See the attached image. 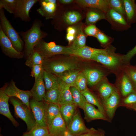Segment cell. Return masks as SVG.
Listing matches in <instances>:
<instances>
[{"instance_id":"6da1fadb","label":"cell","mask_w":136,"mask_h":136,"mask_svg":"<svg viewBox=\"0 0 136 136\" xmlns=\"http://www.w3.org/2000/svg\"><path fill=\"white\" fill-rule=\"evenodd\" d=\"M43 25L41 21L36 19L29 29L19 33L24 42L25 52L27 57L33 52L35 46L47 35V33L41 29Z\"/></svg>"},{"instance_id":"7a4b0ae2","label":"cell","mask_w":136,"mask_h":136,"mask_svg":"<svg viewBox=\"0 0 136 136\" xmlns=\"http://www.w3.org/2000/svg\"><path fill=\"white\" fill-rule=\"evenodd\" d=\"M9 100L14 107L15 115L25 123L27 126V131L30 130L37 125L31 110L26 104L14 97H10Z\"/></svg>"},{"instance_id":"3957f363","label":"cell","mask_w":136,"mask_h":136,"mask_svg":"<svg viewBox=\"0 0 136 136\" xmlns=\"http://www.w3.org/2000/svg\"><path fill=\"white\" fill-rule=\"evenodd\" d=\"M0 27L11 41L14 47L18 51L21 52L23 48V41L19 33L6 18L3 9H0Z\"/></svg>"},{"instance_id":"277c9868","label":"cell","mask_w":136,"mask_h":136,"mask_svg":"<svg viewBox=\"0 0 136 136\" xmlns=\"http://www.w3.org/2000/svg\"><path fill=\"white\" fill-rule=\"evenodd\" d=\"M35 48L44 58L60 54L72 55L73 52V49L70 47L57 45L54 42L47 43L43 39L35 46Z\"/></svg>"},{"instance_id":"5b68a950","label":"cell","mask_w":136,"mask_h":136,"mask_svg":"<svg viewBox=\"0 0 136 136\" xmlns=\"http://www.w3.org/2000/svg\"><path fill=\"white\" fill-rule=\"evenodd\" d=\"M43 67L44 70L50 72L58 77L69 71L77 69L76 63L70 61L48 60L44 58Z\"/></svg>"},{"instance_id":"8992f818","label":"cell","mask_w":136,"mask_h":136,"mask_svg":"<svg viewBox=\"0 0 136 136\" xmlns=\"http://www.w3.org/2000/svg\"><path fill=\"white\" fill-rule=\"evenodd\" d=\"M30 108L34 115L37 125L47 127L46 112L48 104L44 100L38 101L33 98L29 102Z\"/></svg>"},{"instance_id":"52a82bcc","label":"cell","mask_w":136,"mask_h":136,"mask_svg":"<svg viewBox=\"0 0 136 136\" xmlns=\"http://www.w3.org/2000/svg\"><path fill=\"white\" fill-rule=\"evenodd\" d=\"M106 20L110 23L112 29L116 31H123L131 27L124 17L111 8L106 13Z\"/></svg>"},{"instance_id":"ba28073f","label":"cell","mask_w":136,"mask_h":136,"mask_svg":"<svg viewBox=\"0 0 136 136\" xmlns=\"http://www.w3.org/2000/svg\"><path fill=\"white\" fill-rule=\"evenodd\" d=\"M39 0H17L14 13L15 18H19L23 21H30L29 12L30 9Z\"/></svg>"},{"instance_id":"9c48e42d","label":"cell","mask_w":136,"mask_h":136,"mask_svg":"<svg viewBox=\"0 0 136 136\" xmlns=\"http://www.w3.org/2000/svg\"><path fill=\"white\" fill-rule=\"evenodd\" d=\"M122 56H120L108 49L105 52L93 55L90 60L99 62L110 68H114L119 65Z\"/></svg>"},{"instance_id":"30bf717a","label":"cell","mask_w":136,"mask_h":136,"mask_svg":"<svg viewBox=\"0 0 136 136\" xmlns=\"http://www.w3.org/2000/svg\"><path fill=\"white\" fill-rule=\"evenodd\" d=\"M121 95L116 89L103 103L105 114L109 121L111 122L117 108L119 107Z\"/></svg>"},{"instance_id":"8fae6325","label":"cell","mask_w":136,"mask_h":136,"mask_svg":"<svg viewBox=\"0 0 136 136\" xmlns=\"http://www.w3.org/2000/svg\"><path fill=\"white\" fill-rule=\"evenodd\" d=\"M5 91L9 97H14L19 99L30 109L29 99L32 97L30 90H23L19 89L15 82L12 81L6 86Z\"/></svg>"},{"instance_id":"7c38bea8","label":"cell","mask_w":136,"mask_h":136,"mask_svg":"<svg viewBox=\"0 0 136 136\" xmlns=\"http://www.w3.org/2000/svg\"><path fill=\"white\" fill-rule=\"evenodd\" d=\"M0 45L2 50L6 55L13 58L20 59L23 56V53L14 47L11 42L0 27Z\"/></svg>"},{"instance_id":"4fadbf2b","label":"cell","mask_w":136,"mask_h":136,"mask_svg":"<svg viewBox=\"0 0 136 136\" xmlns=\"http://www.w3.org/2000/svg\"><path fill=\"white\" fill-rule=\"evenodd\" d=\"M40 6L37 12L46 19L53 18L57 9V1L55 0H39Z\"/></svg>"},{"instance_id":"5bb4252c","label":"cell","mask_w":136,"mask_h":136,"mask_svg":"<svg viewBox=\"0 0 136 136\" xmlns=\"http://www.w3.org/2000/svg\"><path fill=\"white\" fill-rule=\"evenodd\" d=\"M67 129L73 136L79 135L88 132L89 129L86 126L80 113L77 111Z\"/></svg>"},{"instance_id":"9a60e30c","label":"cell","mask_w":136,"mask_h":136,"mask_svg":"<svg viewBox=\"0 0 136 136\" xmlns=\"http://www.w3.org/2000/svg\"><path fill=\"white\" fill-rule=\"evenodd\" d=\"M6 86H4L0 89V114L8 118L15 127L19 125L12 115L9 110V100L10 97L5 93V90Z\"/></svg>"},{"instance_id":"2e32d148","label":"cell","mask_w":136,"mask_h":136,"mask_svg":"<svg viewBox=\"0 0 136 136\" xmlns=\"http://www.w3.org/2000/svg\"><path fill=\"white\" fill-rule=\"evenodd\" d=\"M84 114V119L87 122L94 120L100 119L107 121H109L106 115L97 109L92 105L87 102L83 109Z\"/></svg>"},{"instance_id":"e0dca14e","label":"cell","mask_w":136,"mask_h":136,"mask_svg":"<svg viewBox=\"0 0 136 136\" xmlns=\"http://www.w3.org/2000/svg\"><path fill=\"white\" fill-rule=\"evenodd\" d=\"M49 133L52 136H63L67 130L65 122L60 113L48 127Z\"/></svg>"},{"instance_id":"ac0fdd59","label":"cell","mask_w":136,"mask_h":136,"mask_svg":"<svg viewBox=\"0 0 136 136\" xmlns=\"http://www.w3.org/2000/svg\"><path fill=\"white\" fill-rule=\"evenodd\" d=\"M75 1L83 7L98 9L105 13L110 8L109 0H77Z\"/></svg>"},{"instance_id":"d6986e66","label":"cell","mask_w":136,"mask_h":136,"mask_svg":"<svg viewBox=\"0 0 136 136\" xmlns=\"http://www.w3.org/2000/svg\"><path fill=\"white\" fill-rule=\"evenodd\" d=\"M43 73L35 79L34 84L30 90L32 98L39 101L44 100L46 90Z\"/></svg>"},{"instance_id":"ffe728a7","label":"cell","mask_w":136,"mask_h":136,"mask_svg":"<svg viewBox=\"0 0 136 136\" xmlns=\"http://www.w3.org/2000/svg\"><path fill=\"white\" fill-rule=\"evenodd\" d=\"M108 48L98 49L85 46L83 47L73 49L72 55L87 59H90L95 54L106 52Z\"/></svg>"},{"instance_id":"44dd1931","label":"cell","mask_w":136,"mask_h":136,"mask_svg":"<svg viewBox=\"0 0 136 136\" xmlns=\"http://www.w3.org/2000/svg\"><path fill=\"white\" fill-rule=\"evenodd\" d=\"M88 9L86 19L87 26L94 24L101 20L106 19V13L100 10L91 8H88Z\"/></svg>"},{"instance_id":"7402d4cb","label":"cell","mask_w":136,"mask_h":136,"mask_svg":"<svg viewBox=\"0 0 136 136\" xmlns=\"http://www.w3.org/2000/svg\"><path fill=\"white\" fill-rule=\"evenodd\" d=\"M77 107L74 104H65L60 106V113L67 127L76 113Z\"/></svg>"},{"instance_id":"603a6c76","label":"cell","mask_w":136,"mask_h":136,"mask_svg":"<svg viewBox=\"0 0 136 136\" xmlns=\"http://www.w3.org/2000/svg\"><path fill=\"white\" fill-rule=\"evenodd\" d=\"M123 0L127 21L130 25L136 23V3L135 1Z\"/></svg>"},{"instance_id":"cb8c5ba5","label":"cell","mask_w":136,"mask_h":136,"mask_svg":"<svg viewBox=\"0 0 136 136\" xmlns=\"http://www.w3.org/2000/svg\"><path fill=\"white\" fill-rule=\"evenodd\" d=\"M83 72L86 78L87 84L90 86H93L97 84L104 76L103 73L96 69H86Z\"/></svg>"},{"instance_id":"d4e9b609","label":"cell","mask_w":136,"mask_h":136,"mask_svg":"<svg viewBox=\"0 0 136 136\" xmlns=\"http://www.w3.org/2000/svg\"><path fill=\"white\" fill-rule=\"evenodd\" d=\"M70 87L60 82L59 88L60 94L58 102L59 106L65 104H74L70 90Z\"/></svg>"},{"instance_id":"484cf974","label":"cell","mask_w":136,"mask_h":136,"mask_svg":"<svg viewBox=\"0 0 136 136\" xmlns=\"http://www.w3.org/2000/svg\"><path fill=\"white\" fill-rule=\"evenodd\" d=\"M43 77L46 90L59 87L60 80L58 77L52 73L44 70Z\"/></svg>"},{"instance_id":"4316f807","label":"cell","mask_w":136,"mask_h":136,"mask_svg":"<svg viewBox=\"0 0 136 136\" xmlns=\"http://www.w3.org/2000/svg\"><path fill=\"white\" fill-rule=\"evenodd\" d=\"M118 89L119 91V93L123 97L135 90L130 79L126 74L123 76Z\"/></svg>"},{"instance_id":"83f0119b","label":"cell","mask_w":136,"mask_h":136,"mask_svg":"<svg viewBox=\"0 0 136 136\" xmlns=\"http://www.w3.org/2000/svg\"><path fill=\"white\" fill-rule=\"evenodd\" d=\"M80 71V70L76 69L64 73L58 77L60 82L71 87L73 86L75 81Z\"/></svg>"},{"instance_id":"f1b7e54d","label":"cell","mask_w":136,"mask_h":136,"mask_svg":"<svg viewBox=\"0 0 136 136\" xmlns=\"http://www.w3.org/2000/svg\"><path fill=\"white\" fill-rule=\"evenodd\" d=\"M77 31L74 39L70 46L73 49L83 47L86 46V37L84 33L82 25L77 27Z\"/></svg>"},{"instance_id":"f546056e","label":"cell","mask_w":136,"mask_h":136,"mask_svg":"<svg viewBox=\"0 0 136 136\" xmlns=\"http://www.w3.org/2000/svg\"><path fill=\"white\" fill-rule=\"evenodd\" d=\"M81 92L85 98L87 102L96 106L99 110L105 114L103 104L100 98H98L88 89Z\"/></svg>"},{"instance_id":"4dcf8cb0","label":"cell","mask_w":136,"mask_h":136,"mask_svg":"<svg viewBox=\"0 0 136 136\" xmlns=\"http://www.w3.org/2000/svg\"><path fill=\"white\" fill-rule=\"evenodd\" d=\"M116 89L107 82H104L99 84L97 90L103 104Z\"/></svg>"},{"instance_id":"1f68e13d","label":"cell","mask_w":136,"mask_h":136,"mask_svg":"<svg viewBox=\"0 0 136 136\" xmlns=\"http://www.w3.org/2000/svg\"><path fill=\"white\" fill-rule=\"evenodd\" d=\"M73 104L77 107L82 109L87 102L86 99L81 92L74 86L70 87Z\"/></svg>"},{"instance_id":"d6a6232c","label":"cell","mask_w":136,"mask_h":136,"mask_svg":"<svg viewBox=\"0 0 136 136\" xmlns=\"http://www.w3.org/2000/svg\"><path fill=\"white\" fill-rule=\"evenodd\" d=\"M82 18L81 14L75 10L69 11L65 12L63 15V20L68 25L75 24L80 21Z\"/></svg>"},{"instance_id":"836d02e7","label":"cell","mask_w":136,"mask_h":136,"mask_svg":"<svg viewBox=\"0 0 136 136\" xmlns=\"http://www.w3.org/2000/svg\"><path fill=\"white\" fill-rule=\"evenodd\" d=\"M44 58L35 48L30 55L27 58L25 65L30 68L36 65L43 66Z\"/></svg>"},{"instance_id":"e575fe53","label":"cell","mask_w":136,"mask_h":136,"mask_svg":"<svg viewBox=\"0 0 136 136\" xmlns=\"http://www.w3.org/2000/svg\"><path fill=\"white\" fill-rule=\"evenodd\" d=\"M60 106L57 105L48 104L46 112V120L47 127L60 113Z\"/></svg>"},{"instance_id":"d590c367","label":"cell","mask_w":136,"mask_h":136,"mask_svg":"<svg viewBox=\"0 0 136 136\" xmlns=\"http://www.w3.org/2000/svg\"><path fill=\"white\" fill-rule=\"evenodd\" d=\"M60 94V90L59 87L47 90L44 100L48 104H53L59 105Z\"/></svg>"},{"instance_id":"8d00e7d4","label":"cell","mask_w":136,"mask_h":136,"mask_svg":"<svg viewBox=\"0 0 136 136\" xmlns=\"http://www.w3.org/2000/svg\"><path fill=\"white\" fill-rule=\"evenodd\" d=\"M119 107L136 110V92L135 90L121 99Z\"/></svg>"},{"instance_id":"74e56055","label":"cell","mask_w":136,"mask_h":136,"mask_svg":"<svg viewBox=\"0 0 136 136\" xmlns=\"http://www.w3.org/2000/svg\"><path fill=\"white\" fill-rule=\"evenodd\" d=\"M87 81L86 77L83 72H80L75 81L74 86L81 92L87 89Z\"/></svg>"},{"instance_id":"f35d334b","label":"cell","mask_w":136,"mask_h":136,"mask_svg":"<svg viewBox=\"0 0 136 136\" xmlns=\"http://www.w3.org/2000/svg\"><path fill=\"white\" fill-rule=\"evenodd\" d=\"M49 133L48 127L37 125L30 130L23 133L22 136H45Z\"/></svg>"},{"instance_id":"ab89813d","label":"cell","mask_w":136,"mask_h":136,"mask_svg":"<svg viewBox=\"0 0 136 136\" xmlns=\"http://www.w3.org/2000/svg\"><path fill=\"white\" fill-rule=\"evenodd\" d=\"M109 5L110 8L120 13L126 19L123 0H109Z\"/></svg>"},{"instance_id":"60d3db41","label":"cell","mask_w":136,"mask_h":136,"mask_svg":"<svg viewBox=\"0 0 136 136\" xmlns=\"http://www.w3.org/2000/svg\"><path fill=\"white\" fill-rule=\"evenodd\" d=\"M17 0H0V9H4L10 13H14Z\"/></svg>"},{"instance_id":"b9f144b4","label":"cell","mask_w":136,"mask_h":136,"mask_svg":"<svg viewBox=\"0 0 136 136\" xmlns=\"http://www.w3.org/2000/svg\"><path fill=\"white\" fill-rule=\"evenodd\" d=\"M95 37L100 43L104 46L109 44L114 40L113 38L106 35L99 30Z\"/></svg>"},{"instance_id":"7bdbcfd3","label":"cell","mask_w":136,"mask_h":136,"mask_svg":"<svg viewBox=\"0 0 136 136\" xmlns=\"http://www.w3.org/2000/svg\"><path fill=\"white\" fill-rule=\"evenodd\" d=\"M77 27L70 26L67 29L66 38L69 43H72L75 37L77 32Z\"/></svg>"},{"instance_id":"ee69618b","label":"cell","mask_w":136,"mask_h":136,"mask_svg":"<svg viewBox=\"0 0 136 136\" xmlns=\"http://www.w3.org/2000/svg\"><path fill=\"white\" fill-rule=\"evenodd\" d=\"M99 29L94 24L87 26L84 31L86 35L95 37Z\"/></svg>"},{"instance_id":"f6af8a7d","label":"cell","mask_w":136,"mask_h":136,"mask_svg":"<svg viewBox=\"0 0 136 136\" xmlns=\"http://www.w3.org/2000/svg\"><path fill=\"white\" fill-rule=\"evenodd\" d=\"M31 69L30 76L34 78L35 79L37 78L44 70L43 66L40 65H34Z\"/></svg>"},{"instance_id":"bcb514c9","label":"cell","mask_w":136,"mask_h":136,"mask_svg":"<svg viewBox=\"0 0 136 136\" xmlns=\"http://www.w3.org/2000/svg\"><path fill=\"white\" fill-rule=\"evenodd\" d=\"M126 74L134 84H136V67H130L127 71Z\"/></svg>"},{"instance_id":"7dc6e473","label":"cell","mask_w":136,"mask_h":136,"mask_svg":"<svg viewBox=\"0 0 136 136\" xmlns=\"http://www.w3.org/2000/svg\"><path fill=\"white\" fill-rule=\"evenodd\" d=\"M136 54V45L126 54L123 56L122 60L125 61H128Z\"/></svg>"},{"instance_id":"c3c4849f","label":"cell","mask_w":136,"mask_h":136,"mask_svg":"<svg viewBox=\"0 0 136 136\" xmlns=\"http://www.w3.org/2000/svg\"><path fill=\"white\" fill-rule=\"evenodd\" d=\"M97 130L93 128H89L87 132L78 136H95Z\"/></svg>"},{"instance_id":"681fc988","label":"cell","mask_w":136,"mask_h":136,"mask_svg":"<svg viewBox=\"0 0 136 136\" xmlns=\"http://www.w3.org/2000/svg\"><path fill=\"white\" fill-rule=\"evenodd\" d=\"M95 136H105V131L101 129L97 130Z\"/></svg>"},{"instance_id":"f907efd6","label":"cell","mask_w":136,"mask_h":136,"mask_svg":"<svg viewBox=\"0 0 136 136\" xmlns=\"http://www.w3.org/2000/svg\"><path fill=\"white\" fill-rule=\"evenodd\" d=\"M74 1L73 0H60L58 1L61 4H70Z\"/></svg>"},{"instance_id":"816d5d0a","label":"cell","mask_w":136,"mask_h":136,"mask_svg":"<svg viewBox=\"0 0 136 136\" xmlns=\"http://www.w3.org/2000/svg\"><path fill=\"white\" fill-rule=\"evenodd\" d=\"M63 136H73L67 130L65 131L63 134Z\"/></svg>"},{"instance_id":"f5cc1de1","label":"cell","mask_w":136,"mask_h":136,"mask_svg":"<svg viewBox=\"0 0 136 136\" xmlns=\"http://www.w3.org/2000/svg\"><path fill=\"white\" fill-rule=\"evenodd\" d=\"M45 136H52V135H51L49 133V134H48L46 135Z\"/></svg>"},{"instance_id":"db71d44e","label":"cell","mask_w":136,"mask_h":136,"mask_svg":"<svg viewBox=\"0 0 136 136\" xmlns=\"http://www.w3.org/2000/svg\"><path fill=\"white\" fill-rule=\"evenodd\" d=\"M135 90L136 92V84L135 85Z\"/></svg>"},{"instance_id":"11a10c76","label":"cell","mask_w":136,"mask_h":136,"mask_svg":"<svg viewBox=\"0 0 136 136\" xmlns=\"http://www.w3.org/2000/svg\"><path fill=\"white\" fill-rule=\"evenodd\" d=\"M0 136H3L2 134H0Z\"/></svg>"},{"instance_id":"9f6ffc18","label":"cell","mask_w":136,"mask_h":136,"mask_svg":"<svg viewBox=\"0 0 136 136\" xmlns=\"http://www.w3.org/2000/svg\"><path fill=\"white\" fill-rule=\"evenodd\" d=\"M135 111H136V110Z\"/></svg>"}]
</instances>
